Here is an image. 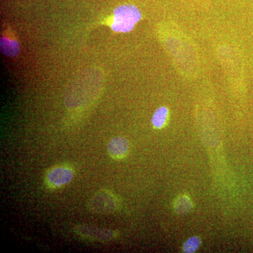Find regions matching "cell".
<instances>
[{
  "label": "cell",
  "mask_w": 253,
  "mask_h": 253,
  "mask_svg": "<svg viewBox=\"0 0 253 253\" xmlns=\"http://www.w3.org/2000/svg\"><path fill=\"white\" fill-rule=\"evenodd\" d=\"M113 21L111 28L119 33H127L132 31L136 23L141 18L140 10L132 4H124L118 6L113 11Z\"/></svg>",
  "instance_id": "6da1fadb"
},
{
  "label": "cell",
  "mask_w": 253,
  "mask_h": 253,
  "mask_svg": "<svg viewBox=\"0 0 253 253\" xmlns=\"http://www.w3.org/2000/svg\"><path fill=\"white\" fill-rule=\"evenodd\" d=\"M78 233L81 234V236H85L87 237L91 234H94L92 236L93 239H96L97 240H106L110 239L115 235V232L110 230H100L97 229H91L90 226H81V227H78Z\"/></svg>",
  "instance_id": "5b68a950"
},
{
  "label": "cell",
  "mask_w": 253,
  "mask_h": 253,
  "mask_svg": "<svg viewBox=\"0 0 253 253\" xmlns=\"http://www.w3.org/2000/svg\"><path fill=\"white\" fill-rule=\"evenodd\" d=\"M129 144L124 137L117 136L110 141L108 152L113 159L122 160L129 154Z\"/></svg>",
  "instance_id": "277c9868"
},
{
  "label": "cell",
  "mask_w": 253,
  "mask_h": 253,
  "mask_svg": "<svg viewBox=\"0 0 253 253\" xmlns=\"http://www.w3.org/2000/svg\"><path fill=\"white\" fill-rule=\"evenodd\" d=\"M201 244V240L198 236H192L184 243L183 246V252L193 253L199 249Z\"/></svg>",
  "instance_id": "9c48e42d"
},
{
  "label": "cell",
  "mask_w": 253,
  "mask_h": 253,
  "mask_svg": "<svg viewBox=\"0 0 253 253\" xmlns=\"http://www.w3.org/2000/svg\"><path fill=\"white\" fill-rule=\"evenodd\" d=\"M74 172L70 167L59 166L53 168L46 175V183L51 188H59L66 185L72 180Z\"/></svg>",
  "instance_id": "3957f363"
},
{
  "label": "cell",
  "mask_w": 253,
  "mask_h": 253,
  "mask_svg": "<svg viewBox=\"0 0 253 253\" xmlns=\"http://www.w3.org/2000/svg\"><path fill=\"white\" fill-rule=\"evenodd\" d=\"M1 49L7 56H14L18 54L19 46L16 41H11L6 38H1Z\"/></svg>",
  "instance_id": "ba28073f"
},
{
  "label": "cell",
  "mask_w": 253,
  "mask_h": 253,
  "mask_svg": "<svg viewBox=\"0 0 253 253\" xmlns=\"http://www.w3.org/2000/svg\"><path fill=\"white\" fill-rule=\"evenodd\" d=\"M193 207L192 201L186 195L178 196L174 203V209L177 214H183L191 211Z\"/></svg>",
  "instance_id": "8992f818"
},
{
  "label": "cell",
  "mask_w": 253,
  "mask_h": 253,
  "mask_svg": "<svg viewBox=\"0 0 253 253\" xmlns=\"http://www.w3.org/2000/svg\"><path fill=\"white\" fill-rule=\"evenodd\" d=\"M117 206L116 196L106 190L98 192L89 203L91 211L100 214H111L117 209Z\"/></svg>",
  "instance_id": "7a4b0ae2"
},
{
  "label": "cell",
  "mask_w": 253,
  "mask_h": 253,
  "mask_svg": "<svg viewBox=\"0 0 253 253\" xmlns=\"http://www.w3.org/2000/svg\"><path fill=\"white\" fill-rule=\"evenodd\" d=\"M168 116H169V111L167 108L165 106L160 107L155 111L154 116H153L152 120H151L153 126L156 129H161L166 126Z\"/></svg>",
  "instance_id": "52a82bcc"
}]
</instances>
